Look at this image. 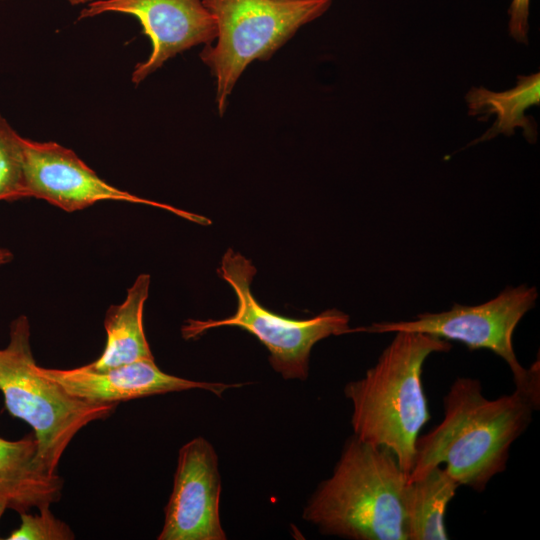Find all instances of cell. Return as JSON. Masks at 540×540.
I'll use <instances>...</instances> for the list:
<instances>
[{
  "instance_id": "e0dca14e",
  "label": "cell",
  "mask_w": 540,
  "mask_h": 540,
  "mask_svg": "<svg viewBox=\"0 0 540 540\" xmlns=\"http://www.w3.org/2000/svg\"><path fill=\"white\" fill-rule=\"evenodd\" d=\"M38 514L21 512L20 525L7 537L8 540H71V528L55 517L50 506L39 508Z\"/></svg>"
},
{
  "instance_id": "2e32d148",
  "label": "cell",
  "mask_w": 540,
  "mask_h": 540,
  "mask_svg": "<svg viewBox=\"0 0 540 540\" xmlns=\"http://www.w3.org/2000/svg\"><path fill=\"white\" fill-rule=\"evenodd\" d=\"M22 140L23 137L0 114V201L27 198Z\"/></svg>"
},
{
  "instance_id": "6da1fadb",
  "label": "cell",
  "mask_w": 540,
  "mask_h": 540,
  "mask_svg": "<svg viewBox=\"0 0 540 540\" xmlns=\"http://www.w3.org/2000/svg\"><path fill=\"white\" fill-rule=\"evenodd\" d=\"M443 406V420L416 441L407 481L445 464V471L459 486L482 492L506 470L510 447L528 428L539 402L517 389L488 399L479 380L458 377L444 396Z\"/></svg>"
},
{
  "instance_id": "7c38bea8",
  "label": "cell",
  "mask_w": 540,
  "mask_h": 540,
  "mask_svg": "<svg viewBox=\"0 0 540 540\" xmlns=\"http://www.w3.org/2000/svg\"><path fill=\"white\" fill-rule=\"evenodd\" d=\"M63 480L48 472L38 457L34 436L19 440L0 437V497L18 513L51 506L62 495Z\"/></svg>"
},
{
  "instance_id": "9a60e30c",
  "label": "cell",
  "mask_w": 540,
  "mask_h": 540,
  "mask_svg": "<svg viewBox=\"0 0 540 540\" xmlns=\"http://www.w3.org/2000/svg\"><path fill=\"white\" fill-rule=\"evenodd\" d=\"M471 115H495L492 127L479 139L489 140L499 134H512L522 128L528 140L535 138V130L525 115V111L540 102V75L534 73L519 76L515 87L494 92L483 87L472 88L466 95Z\"/></svg>"
},
{
  "instance_id": "8992f818",
  "label": "cell",
  "mask_w": 540,
  "mask_h": 540,
  "mask_svg": "<svg viewBox=\"0 0 540 540\" xmlns=\"http://www.w3.org/2000/svg\"><path fill=\"white\" fill-rule=\"evenodd\" d=\"M237 297L235 313L221 320H187L183 337L195 338L221 326L239 327L254 335L269 351L272 368L284 379L305 380L313 346L331 335L350 334L349 316L329 309L310 319H292L271 312L253 296L250 285L255 267L240 253L228 249L218 270Z\"/></svg>"
},
{
  "instance_id": "277c9868",
  "label": "cell",
  "mask_w": 540,
  "mask_h": 540,
  "mask_svg": "<svg viewBox=\"0 0 540 540\" xmlns=\"http://www.w3.org/2000/svg\"><path fill=\"white\" fill-rule=\"evenodd\" d=\"M30 336L25 315L11 322L9 342L0 349V391L10 415L32 427L45 469L56 473L75 435L89 423L108 418L117 404L73 397L44 376L33 357Z\"/></svg>"
},
{
  "instance_id": "44dd1931",
  "label": "cell",
  "mask_w": 540,
  "mask_h": 540,
  "mask_svg": "<svg viewBox=\"0 0 540 540\" xmlns=\"http://www.w3.org/2000/svg\"><path fill=\"white\" fill-rule=\"evenodd\" d=\"M71 5H80V4H88L89 2L93 0H66Z\"/></svg>"
},
{
  "instance_id": "9c48e42d",
  "label": "cell",
  "mask_w": 540,
  "mask_h": 540,
  "mask_svg": "<svg viewBox=\"0 0 540 540\" xmlns=\"http://www.w3.org/2000/svg\"><path fill=\"white\" fill-rule=\"evenodd\" d=\"M104 13L134 16L151 41L149 57L137 63L132 72L135 85L170 58L194 46L212 44L217 36L214 17L203 0H93L77 20Z\"/></svg>"
},
{
  "instance_id": "5b68a950",
  "label": "cell",
  "mask_w": 540,
  "mask_h": 540,
  "mask_svg": "<svg viewBox=\"0 0 540 540\" xmlns=\"http://www.w3.org/2000/svg\"><path fill=\"white\" fill-rule=\"evenodd\" d=\"M333 0H203L214 17L215 43L200 53L215 81V103L223 116L246 68L268 60L304 25L322 16Z\"/></svg>"
},
{
  "instance_id": "5bb4252c",
  "label": "cell",
  "mask_w": 540,
  "mask_h": 540,
  "mask_svg": "<svg viewBox=\"0 0 540 540\" xmlns=\"http://www.w3.org/2000/svg\"><path fill=\"white\" fill-rule=\"evenodd\" d=\"M458 483L437 466L407 481L402 493L406 540H446L444 515Z\"/></svg>"
},
{
  "instance_id": "3957f363",
  "label": "cell",
  "mask_w": 540,
  "mask_h": 540,
  "mask_svg": "<svg viewBox=\"0 0 540 540\" xmlns=\"http://www.w3.org/2000/svg\"><path fill=\"white\" fill-rule=\"evenodd\" d=\"M407 474L394 454L354 434L320 483L303 518L319 531L353 540H406L402 493Z\"/></svg>"
},
{
  "instance_id": "8fae6325",
  "label": "cell",
  "mask_w": 540,
  "mask_h": 540,
  "mask_svg": "<svg viewBox=\"0 0 540 540\" xmlns=\"http://www.w3.org/2000/svg\"><path fill=\"white\" fill-rule=\"evenodd\" d=\"M40 372L56 382L69 395L92 403H116L146 396L204 389L222 396L240 384L189 380L160 370L155 360H140L105 370L88 365L71 369L44 368Z\"/></svg>"
},
{
  "instance_id": "7a4b0ae2",
  "label": "cell",
  "mask_w": 540,
  "mask_h": 540,
  "mask_svg": "<svg viewBox=\"0 0 540 540\" xmlns=\"http://www.w3.org/2000/svg\"><path fill=\"white\" fill-rule=\"evenodd\" d=\"M452 345L436 336L398 331L363 378L346 384L344 394L353 406L354 435L390 450L409 475L415 445L430 419L422 385V369L429 355L448 352Z\"/></svg>"
},
{
  "instance_id": "ffe728a7",
  "label": "cell",
  "mask_w": 540,
  "mask_h": 540,
  "mask_svg": "<svg viewBox=\"0 0 540 540\" xmlns=\"http://www.w3.org/2000/svg\"><path fill=\"white\" fill-rule=\"evenodd\" d=\"M8 503L5 499L0 497V519L3 516L6 509H8Z\"/></svg>"
},
{
  "instance_id": "d6986e66",
  "label": "cell",
  "mask_w": 540,
  "mask_h": 540,
  "mask_svg": "<svg viewBox=\"0 0 540 540\" xmlns=\"http://www.w3.org/2000/svg\"><path fill=\"white\" fill-rule=\"evenodd\" d=\"M12 259V252L7 248L0 247V266L11 262Z\"/></svg>"
},
{
  "instance_id": "52a82bcc",
  "label": "cell",
  "mask_w": 540,
  "mask_h": 540,
  "mask_svg": "<svg viewBox=\"0 0 540 540\" xmlns=\"http://www.w3.org/2000/svg\"><path fill=\"white\" fill-rule=\"evenodd\" d=\"M535 287H506L495 298L475 306L454 304L448 311L422 313L408 321H385L351 328V333L419 332L463 343L469 350L488 349L509 366L516 389L539 401V366L526 370L513 348V333L523 316L535 306Z\"/></svg>"
},
{
  "instance_id": "ac0fdd59",
  "label": "cell",
  "mask_w": 540,
  "mask_h": 540,
  "mask_svg": "<svg viewBox=\"0 0 540 540\" xmlns=\"http://www.w3.org/2000/svg\"><path fill=\"white\" fill-rule=\"evenodd\" d=\"M530 0H512L509 8L510 36L519 43L528 42Z\"/></svg>"
},
{
  "instance_id": "30bf717a",
  "label": "cell",
  "mask_w": 540,
  "mask_h": 540,
  "mask_svg": "<svg viewBox=\"0 0 540 540\" xmlns=\"http://www.w3.org/2000/svg\"><path fill=\"white\" fill-rule=\"evenodd\" d=\"M221 479L213 446L197 437L179 450L174 484L159 540H224Z\"/></svg>"
},
{
  "instance_id": "4fadbf2b",
  "label": "cell",
  "mask_w": 540,
  "mask_h": 540,
  "mask_svg": "<svg viewBox=\"0 0 540 540\" xmlns=\"http://www.w3.org/2000/svg\"><path fill=\"white\" fill-rule=\"evenodd\" d=\"M150 275L140 274L128 288L121 304L106 312V342L101 355L87 364L95 370L140 361L154 360L143 327V309L149 295Z\"/></svg>"
},
{
  "instance_id": "ba28073f",
  "label": "cell",
  "mask_w": 540,
  "mask_h": 540,
  "mask_svg": "<svg viewBox=\"0 0 540 540\" xmlns=\"http://www.w3.org/2000/svg\"><path fill=\"white\" fill-rule=\"evenodd\" d=\"M27 198L41 199L66 212H75L99 201L145 204L174 213L201 225L210 220L198 214L145 199L109 184L69 148L56 142L22 140Z\"/></svg>"
}]
</instances>
